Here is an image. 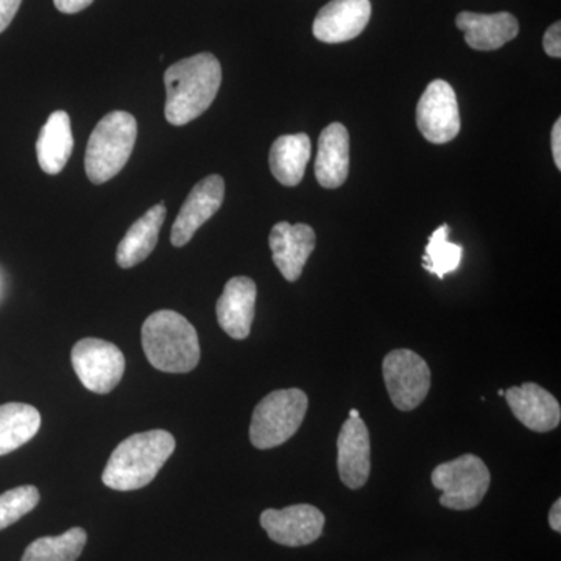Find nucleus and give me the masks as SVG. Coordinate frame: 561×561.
<instances>
[{"instance_id":"7","label":"nucleus","mask_w":561,"mask_h":561,"mask_svg":"<svg viewBox=\"0 0 561 561\" xmlns=\"http://www.w3.org/2000/svg\"><path fill=\"white\" fill-rule=\"evenodd\" d=\"M383 381L394 408L411 412L426 400L431 389L427 362L412 350H393L382 364Z\"/></svg>"},{"instance_id":"16","label":"nucleus","mask_w":561,"mask_h":561,"mask_svg":"<svg viewBox=\"0 0 561 561\" xmlns=\"http://www.w3.org/2000/svg\"><path fill=\"white\" fill-rule=\"evenodd\" d=\"M505 400L513 415L534 432H549L559 427L560 402L538 383L526 382L505 391Z\"/></svg>"},{"instance_id":"1","label":"nucleus","mask_w":561,"mask_h":561,"mask_svg":"<svg viewBox=\"0 0 561 561\" xmlns=\"http://www.w3.org/2000/svg\"><path fill=\"white\" fill-rule=\"evenodd\" d=\"M164 84L165 119L183 127L213 105L221 84L220 62L213 54L184 58L165 70Z\"/></svg>"},{"instance_id":"25","label":"nucleus","mask_w":561,"mask_h":561,"mask_svg":"<svg viewBox=\"0 0 561 561\" xmlns=\"http://www.w3.org/2000/svg\"><path fill=\"white\" fill-rule=\"evenodd\" d=\"M39 491L33 485H22L0 494V530L20 522L38 505Z\"/></svg>"},{"instance_id":"14","label":"nucleus","mask_w":561,"mask_h":561,"mask_svg":"<svg viewBox=\"0 0 561 561\" xmlns=\"http://www.w3.org/2000/svg\"><path fill=\"white\" fill-rule=\"evenodd\" d=\"M337 468L341 481L351 490H359L370 478V434L360 419L343 423L337 438Z\"/></svg>"},{"instance_id":"2","label":"nucleus","mask_w":561,"mask_h":561,"mask_svg":"<svg viewBox=\"0 0 561 561\" xmlns=\"http://www.w3.org/2000/svg\"><path fill=\"white\" fill-rule=\"evenodd\" d=\"M175 438L168 431L135 434L121 443L103 470L102 481L111 490L133 491L149 485L175 451Z\"/></svg>"},{"instance_id":"8","label":"nucleus","mask_w":561,"mask_h":561,"mask_svg":"<svg viewBox=\"0 0 561 561\" xmlns=\"http://www.w3.org/2000/svg\"><path fill=\"white\" fill-rule=\"evenodd\" d=\"M70 359L81 383L99 394L116 389L125 373L124 353L114 343L101 339L77 342Z\"/></svg>"},{"instance_id":"12","label":"nucleus","mask_w":561,"mask_h":561,"mask_svg":"<svg viewBox=\"0 0 561 561\" xmlns=\"http://www.w3.org/2000/svg\"><path fill=\"white\" fill-rule=\"evenodd\" d=\"M370 18V0H331L313 21V36L321 43H346L365 31Z\"/></svg>"},{"instance_id":"21","label":"nucleus","mask_w":561,"mask_h":561,"mask_svg":"<svg viewBox=\"0 0 561 561\" xmlns=\"http://www.w3.org/2000/svg\"><path fill=\"white\" fill-rule=\"evenodd\" d=\"M311 158V139L306 133L284 135L273 142L271 169L273 176L283 186H298L305 176L306 165Z\"/></svg>"},{"instance_id":"31","label":"nucleus","mask_w":561,"mask_h":561,"mask_svg":"<svg viewBox=\"0 0 561 561\" xmlns=\"http://www.w3.org/2000/svg\"><path fill=\"white\" fill-rule=\"evenodd\" d=\"M350 419H359V412L353 409V411L350 412Z\"/></svg>"},{"instance_id":"5","label":"nucleus","mask_w":561,"mask_h":561,"mask_svg":"<svg viewBox=\"0 0 561 561\" xmlns=\"http://www.w3.org/2000/svg\"><path fill=\"white\" fill-rule=\"evenodd\" d=\"M308 394L300 389L272 391L256 405L250 424L254 448L272 449L290 440L308 412Z\"/></svg>"},{"instance_id":"18","label":"nucleus","mask_w":561,"mask_h":561,"mask_svg":"<svg viewBox=\"0 0 561 561\" xmlns=\"http://www.w3.org/2000/svg\"><path fill=\"white\" fill-rule=\"evenodd\" d=\"M350 173V133L339 122L321 131L316 179L327 190H337Z\"/></svg>"},{"instance_id":"32","label":"nucleus","mask_w":561,"mask_h":561,"mask_svg":"<svg viewBox=\"0 0 561 561\" xmlns=\"http://www.w3.org/2000/svg\"><path fill=\"white\" fill-rule=\"evenodd\" d=\"M497 394H500V397H504V394H505V390H500V391H497Z\"/></svg>"},{"instance_id":"27","label":"nucleus","mask_w":561,"mask_h":561,"mask_svg":"<svg viewBox=\"0 0 561 561\" xmlns=\"http://www.w3.org/2000/svg\"><path fill=\"white\" fill-rule=\"evenodd\" d=\"M22 0H0V33L7 31L16 16Z\"/></svg>"},{"instance_id":"30","label":"nucleus","mask_w":561,"mask_h":561,"mask_svg":"<svg viewBox=\"0 0 561 561\" xmlns=\"http://www.w3.org/2000/svg\"><path fill=\"white\" fill-rule=\"evenodd\" d=\"M549 524H551V529L560 534L561 531V501L557 500L553 502L551 512H549Z\"/></svg>"},{"instance_id":"9","label":"nucleus","mask_w":561,"mask_h":561,"mask_svg":"<svg viewBox=\"0 0 561 561\" xmlns=\"http://www.w3.org/2000/svg\"><path fill=\"white\" fill-rule=\"evenodd\" d=\"M416 125L432 144H446L459 135V103L448 81L434 80L427 84L416 106Z\"/></svg>"},{"instance_id":"3","label":"nucleus","mask_w":561,"mask_h":561,"mask_svg":"<svg viewBox=\"0 0 561 561\" xmlns=\"http://www.w3.org/2000/svg\"><path fill=\"white\" fill-rule=\"evenodd\" d=\"M142 348L157 370L190 373L201 362V342L190 321L179 312H153L142 327Z\"/></svg>"},{"instance_id":"13","label":"nucleus","mask_w":561,"mask_h":561,"mask_svg":"<svg viewBox=\"0 0 561 561\" xmlns=\"http://www.w3.org/2000/svg\"><path fill=\"white\" fill-rule=\"evenodd\" d=\"M271 243L273 262L290 283L300 278L306 262L316 250V231L309 225H290L279 221L272 228Z\"/></svg>"},{"instance_id":"23","label":"nucleus","mask_w":561,"mask_h":561,"mask_svg":"<svg viewBox=\"0 0 561 561\" xmlns=\"http://www.w3.org/2000/svg\"><path fill=\"white\" fill-rule=\"evenodd\" d=\"M87 541V531L81 527H72L58 537H43L33 541L25 549L21 561H77Z\"/></svg>"},{"instance_id":"17","label":"nucleus","mask_w":561,"mask_h":561,"mask_svg":"<svg viewBox=\"0 0 561 561\" xmlns=\"http://www.w3.org/2000/svg\"><path fill=\"white\" fill-rule=\"evenodd\" d=\"M456 25L465 33V41L474 50L501 49L519 33L518 20L507 11L482 14L463 11L456 18Z\"/></svg>"},{"instance_id":"6","label":"nucleus","mask_w":561,"mask_h":561,"mask_svg":"<svg viewBox=\"0 0 561 561\" xmlns=\"http://www.w3.org/2000/svg\"><path fill=\"white\" fill-rule=\"evenodd\" d=\"M491 476L481 457L465 454L459 459L438 465L432 483L442 491L440 504L451 511H471L481 504L490 489Z\"/></svg>"},{"instance_id":"24","label":"nucleus","mask_w":561,"mask_h":561,"mask_svg":"<svg viewBox=\"0 0 561 561\" xmlns=\"http://www.w3.org/2000/svg\"><path fill=\"white\" fill-rule=\"evenodd\" d=\"M449 227L442 225L437 228L427 242L426 253L423 256V267L438 278H445L448 273L459 268L463 249L457 243L449 242Z\"/></svg>"},{"instance_id":"4","label":"nucleus","mask_w":561,"mask_h":561,"mask_svg":"<svg viewBox=\"0 0 561 561\" xmlns=\"http://www.w3.org/2000/svg\"><path fill=\"white\" fill-rule=\"evenodd\" d=\"M138 138V122L130 113L113 111L106 114L88 140L84 169L94 184L106 183L130 160Z\"/></svg>"},{"instance_id":"26","label":"nucleus","mask_w":561,"mask_h":561,"mask_svg":"<svg viewBox=\"0 0 561 561\" xmlns=\"http://www.w3.org/2000/svg\"><path fill=\"white\" fill-rule=\"evenodd\" d=\"M542 46H545L546 54L552 58L561 57V24L556 22L545 33L542 38Z\"/></svg>"},{"instance_id":"20","label":"nucleus","mask_w":561,"mask_h":561,"mask_svg":"<svg viewBox=\"0 0 561 561\" xmlns=\"http://www.w3.org/2000/svg\"><path fill=\"white\" fill-rule=\"evenodd\" d=\"M73 150L72 128L66 111H55L47 119L36 142L39 168L47 175H58L68 164Z\"/></svg>"},{"instance_id":"11","label":"nucleus","mask_w":561,"mask_h":561,"mask_svg":"<svg viewBox=\"0 0 561 561\" xmlns=\"http://www.w3.org/2000/svg\"><path fill=\"white\" fill-rule=\"evenodd\" d=\"M224 198L225 181L220 175L206 176L197 186H194L173 224L172 245L180 249L190 243L198 228H202L203 224H206L220 209Z\"/></svg>"},{"instance_id":"15","label":"nucleus","mask_w":561,"mask_h":561,"mask_svg":"<svg viewBox=\"0 0 561 561\" xmlns=\"http://www.w3.org/2000/svg\"><path fill=\"white\" fill-rule=\"evenodd\" d=\"M256 284L247 276L228 280L224 294L217 301V320L221 330L236 341H245L251 332L256 306Z\"/></svg>"},{"instance_id":"19","label":"nucleus","mask_w":561,"mask_h":561,"mask_svg":"<svg viewBox=\"0 0 561 561\" xmlns=\"http://www.w3.org/2000/svg\"><path fill=\"white\" fill-rule=\"evenodd\" d=\"M165 220L164 203L153 206L131 225L117 247L116 261L122 268H131L150 256L157 247Z\"/></svg>"},{"instance_id":"22","label":"nucleus","mask_w":561,"mask_h":561,"mask_svg":"<svg viewBox=\"0 0 561 561\" xmlns=\"http://www.w3.org/2000/svg\"><path fill=\"white\" fill-rule=\"evenodd\" d=\"M41 413L31 404L0 405V456L16 451L38 434Z\"/></svg>"},{"instance_id":"29","label":"nucleus","mask_w":561,"mask_h":561,"mask_svg":"<svg viewBox=\"0 0 561 561\" xmlns=\"http://www.w3.org/2000/svg\"><path fill=\"white\" fill-rule=\"evenodd\" d=\"M552 154L556 161L557 169H561V121L557 119L552 127Z\"/></svg>"},{"instance_id":"28","label":"nucleus","mask_w":561,"mask_h":561,"mask_svg":"<svg viewBox=\"0 0 561 561\" xmlns=\"http://www.w3.org/2000/svg\"><path fill=\"white\" fill-rule=\"evenodd\" d=\"M94 0H54L58 11L66 14H76L91 5Z\"/></svg>"},{"instance_id":"10","label":"nucleus","mask_w":561,"mask_h":561,"mask_svg":"<svg viewBox=\"0 0 561 561\" xmlns=\"http://www.w3.org/2000/svg\"><path fill=\"white\" fill-rule=\"evenodd\" d=\"M262 529L272 541L287 548L312 545L323 534L324 515L309 504L290 505L283 511L262 512Z\"/></svg>"}]
</instances>
